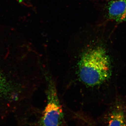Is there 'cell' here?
I'll return each instance as SVG.
<instances>
[{
	"label": "cell",
	"mask_w": 126,
	"mask_h": 126,
	"mask_svg": "<svg viewBox=\"0 0 126 126\" xmlns=\"http://www.w3.org/2000/svg\"><path fill=\"white\" fill-rule=\"evenodd\" d=\"M67 50L65 88H76L82 98L90 100L94 91L112 74L111 60L106 45L94 28L87 25L72 36Z\"/></svg>",
	"instance_id": "cell-1"
},
{
	"label": "cell",
	"mask_w": 126,
	"mask_h": 126,
	"mask_svg": "<svg viewBox=\"0 0 126 126\" xmlns=\"http://www.w3.org/2000/svg\"><path fill=\"white\" fill-rule=\"evenodd\" d=\"M45 61L44 75L46 103L39 121L40 126H63L64 113L57 83Z\"/></svg>",
	"instance_id": "cell-2"
},
{
	"label": "cell",
	"mask_w": 126,
	"mask_h": 126,
	"mask_svg": "<svg viewBox=\"0 0 126 126\" xmlns=\"http://www.w3.org/2000/svg\"><path fill=\"white\" fill-rule=\"evenodd\" d=\"M104 16L117 23L126 21V0H109L104 6Z\"/></svg>",
	"instance_id": "cell-3"
},
{
	"label": "cell",
	"mask_w": 126,
	"mask_h": 126,
	"mask_svg": "<svg viewBox=\"0 0 126 126\" xmlns=\"http://www.w3.org/2000/svg\"><path fill=\"white\" fill-rule=\"evenodd\" d=\"M107 126H126V110L117 103L111 108L106 117Z\"/></svg>",
	"instance_id": "cell-4"
},
{
	"label": "cell",
	"mask_w": 126,
	"mask_h": 126,
	"mask_svg": "<svg viewBox=\"0 0 126 126\" xmlns=\"http://www.w3.org/2000/svg\"><path fill=\"white\" fill-rule=\"evenodd\" d=\"M17 0L20 4H22L26 6H28V7L31 6V4L28 0Z\"/></svg>",
	"instance_id": "cell-5"
},
{
	"label": "cell",
	"mask_w": 126,
	"mask_h": 126,
	"mask_svg": "<svg viewBox=\"0 0 126 126\" xmlns=\"http://www.w3.org/2000/svg\"><path fill=\"white\" fill-rule=\"evenodd\" d=\"M4 81H3L2 79L0 78V92H2L6 90V86Z\"/></svg>",
	"instance_id": "cell-6"
},
{
	"label": "cell",
	"mask_w": 126,
	"mask_h": 126,
	"mask_svg": "<svg viewBox=\"0 0 126 126\" xmlns=\"http://www.w3.org/2000/svg\"><path fill=\"white\" fill-rule=\"evenodd\" d=\"M89 0L92 1H95L98 0Z\"/></svg>",
	"instance_id": "cell-7"
}]
</instances>
